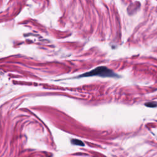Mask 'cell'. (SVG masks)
<instances>
[{
	"instance_id": "2",
	"label": "cell",
	"mask_w": 157,
	"mask_h": 157,
	"mask_svg": "<svg viewBox=\"0 0 157 157\" xmlns=\"http://www.w3.org/2000/svg\"><path fill=\"white\" fill-rule=\"evenodd\" d=\"M71 142L74 144V145H80V146H84L85 144H84V142L81 141V140H78V139H72L71 140Z\"/></svg>"
},
{
	"instance_id": "1",
	"label": "cell",
	"mask_w": 157,
	"mask_h": 157,
	"mask_svg": "<svg viewBox=\"0 0 157 157\" xmlns=\"http://www.w3.org/2000/svg\"><path fill=\"white\" fill-rule=\"evenodd\" d=\"M90 76H100L103 77H117L118 76L113 71L106 66H99L98 68L83 74L79 77H90Z\"/></svg>"
}]
</instances>
